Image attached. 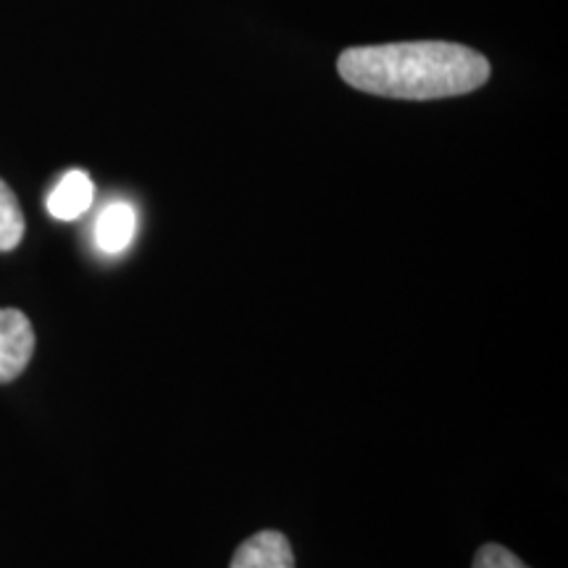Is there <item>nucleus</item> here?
I'll return each mask as SVG.
<instances>
[{"instance_id":"4","label":"nucleus","mask_w":568,"mask_h":568,"mask_svg":"<svg viewBox=\"0 0 568 568\" xmlns=\"http://www.w3.org/2000/svg\"><path fill=\"white\" fill-rule=\"evenodd\" d=\"M92 201H95V184H92L90 174H84L82 169H71L51 190L45 205L48 213L59 222H74L90 211Z\"/></svg>"},{"instance_id":"7","label":"nucleus","mask_w":568,"mask_h":568,"mask_svg":"<svg viewBox=\"0 0 568 568\" xmlns=\"http://www.w3.org/2000/svg\"><path fill=\"white\" fill-rule=\"evenodd\" d=\"M471 568H529V566L524 564L516 552L503 548V545L489 542V545H481L477 550Z\"/></svg>"},{"instance_id":"1","label":"nucleus","mask_w":568,"mask_h":568,"mask_svg":"<svg viewBox=\"0 0 568 568\" xmlns=\"http://www.w3.org/2000/svg\"><path fill=\"white\" fill-rule=\"evenodd\" d=\"M339 77L368 95L397 101H439L479 90L489 80V61L458 42H389L347 48Z\"/></svg>"},{"instance_id":"6","label":"nucleus","mask_w":568,"mask_h":568,"mask_svg":"<svg viewBox=\"0 0 568 568\" xmlns=\"http://www.w3.org/2000/svg\"><path fill=\"white\" fill-rule=\"evenodd\" d=\"M24 237V213L13 190L0 180V253H9Z\"/></svg>"},{"instance_id":"2","label":"nucleus","mask_w":568,"mask_h":568,"mask_svg":"<svg viewBox=\"0 0 568 568\" xmlns=\"http://www.w3.org/2000/svg\"><path fill=\"white\" fill-rule=\"evenodd\" d=\"M34 353L32 322L19 308H0V385L24 372Z\"/></svg>"},{"instance_id":"5","label":"nucleus","mask_w":568,"mask_h":568,"mask_svg":"<svg viewBox=\"0 0 568 568\" xmlns=\"http://www.w3.org/2000/svg\"><path fill=\"white\" fill-rule=\"evenodd\" d=\"M138 232V211L132 203L116 201L101 211L95 222V245L105 255H122Z\"/></svg>"},{"instance_id":"3","label":"nucleus","mask_w":568,"mask_h":568,"mask_svg":"<svg viewBox=\"0 0 568 568\" xmlns=\"http://www.w3.org/2000/svg\"><path fill=\"white\" fill-rule=\"evenodd\" d=\"M230 568H295L293 545L282 531H255L234 550Z\"/></svg>"}]
</instances>
